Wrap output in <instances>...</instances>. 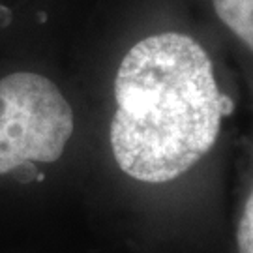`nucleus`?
<instances>
[{"label": "nucleus", "instance_id": "nucleus-1", "mask_svg": "<svg viewBox=\"0 0 253 253\" xmlns=\"http://www.w3.org/2000/svg\"><path fill=\"white\" fill-rule=\"evenodd\" d=\"M111 148L127 176L178 178L216 145L233 101L219 90L207 51L186 34H154L131 47L115 77Z\"/></svg>", "mask_w": 253, "mask_h": 253}, {"label": "nucleus", "instance_id": "nucleus-2", "mask_svg": "<svg viewBox=\"0 0 253 253\" xmlns=\"http://www.w3.org/2000/svg\"><path fill=\"white\" fill-rule=\"evenodd\" d=\"M72 133V107L53 81L30 72L0 79V174L56 162Z\"/></svg>", "mask_w": 253, "mask_h": 253}, {"label": "nucleus", "instance_id": "nucleus-3", "mask_svg": "<svg viewBox=\"0 0 253 253\" xmlns=\"http://www.w3.org/2000/svg\"><path fill=\"white\" fill-rule=\"evenodd\" d=\"M217 17L253 51V0H212Z\"/></svg>", "mask_w": 253, "mask_h": 253}, {"label": "nucleus", "instance_id": "nucleus-4", "mask_svg": "<svg viewBox=\"0 0 253 253\" xmlns=\"http://www.w3.org/2000/svg\"><path fill=\"white\" fill-rule=\"evenodd\" d=\"M236 246L238 253H253V190L248 195L242 210V217L236 231Z\"/></svg>", "mask_w": 253, "mask_h": 253}]
</instances>
